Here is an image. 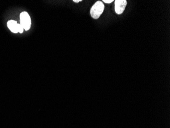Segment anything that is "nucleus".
I'll return each instance as SVG.
<instances>
[{
	"label": "nucleus",
	"instance_id": "nucleus-1",
	"mask_svg": "<svg viewBox=\"0 0 170 128\" xmlns=\"http://www.w3.org/2000/svg\"><path fill=\"white\" fill-rule=\"evenodd\" d=\"M104 9V5L101 1H97L93 5L90 10L91 17L94 19H98L103 13Z\"/></svg>",
	"mask_w": 170,
	"mask_h": 128
},
{
	"label": "nucleus",
	"instance_id": "nucleus-2",
	"mask_svg": "<svg viewBox=\"0 0 170 128\" xmlns=\"http://www.w3.org/2000/svg\"><path fill=\"white\" fill-rule=\"evenodd\" d=\"M20 25L23 27L24 30H28L30 29L31 25V20L30 15L26 11H23L20 15Z\"/></svg>",
	"mask_w": 170,
	"mask_h": 128
},
{
	"label": "nucleus",
	"instance_id": "nucleus-3",
	"mask_svg": "<svg viewBox=\"0 0 170 128\" xmlns=\"http://www.w3.org/2000/svg\"><path fill=\"white\" fill-rule=\"evenodd\" d=\"M127 5L126 0H116L115 1V10L116 13L121 15L124 12Z\"/></svg>",
	"mask_w": 170,
	"mask_h": 128
},
{
	"label": "nucleus",
	"instance_id": "nucleus-4",
	"mask_svg": "<svg viewBox=\"0 0 170 128\" xmlns=\"http://www.w3.org/2000/svg\"><path fill=\"white\" fill-rule=\"evenodd\" d=\"M18 24H19L17 23V22L14 20H10L7 22V26L13 33L18 32Z\"/></svg>",
	"mask_w": 170,
	"mask_h": 128
},
{
	"label": "nucleus",
	"instance_id": "nucleus-5",
	"mask_svg": "<svg viewBox=\"0 0 170 128\" xmlns=\"http://www.w3.org/2000/svg\"><path fill=\"white\" fill-rule=\"evenodd\" d=\"M23 30H24V29H23V26L19 24H18V32H20V33H23Z\"/></svg>",
	"mask_w": 170,
	"mask_h": 128
},
{
	"label": "nucleus",
	"instance_id": "nucleus-6",
	"mask_svg": "<svg viewBox=\"0 0 170 128\" xmlns=\"http://www.w3.org/2000/svg\"><path fill=\"white\" fill-rule=\"evenodd\" d=\"M103 2H104L106 3L110 4L114 2L113 0H103Z\"/></svg>",
	"mask_w": 170,
	"mask_h": 128
},
{
	"label": "nucleus",
	"instance_id": "nucleus-7",
	"mask_svg": "<svg viewBox=\"0 0 170 128\" xmlns=\"http://www.w3.org/2000/svg\"><path fill=\"white\" fill-rule=\"evenodd\" d=\"M73 2L75 3H79V2H82V0H73Z\"/></svg>",
	"mask_w": 170,
	"mask_h": 128
}]
</instances>
